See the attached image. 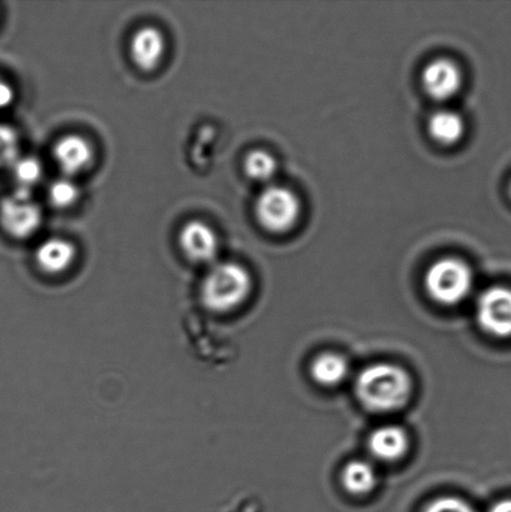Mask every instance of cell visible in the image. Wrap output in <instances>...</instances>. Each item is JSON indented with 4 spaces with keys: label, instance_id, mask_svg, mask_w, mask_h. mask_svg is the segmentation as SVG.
<instances>
[{
    "label": "cell",
    "instance_id": "1",
    "mask_svg": "<svg viewBox=\"0 0 511 512\" xmlns=\"http://www.w3.org/2000/svg\"><path fill=\"white\" fill-rule=\"evenodd\" d=\"M360 403L375 413H389L403 408L412 394V380L407 371L388 363L367 366L355 381Z\"/></svg>",
    "mask_w": 511,
    "mask_h": 512
},
{
    "label": "cell",
    "instance_id": "2",
    "mask_svg": "<svg viewBox=\"0 0 511 512\" xmlns=\"http://www.w3.org/2000/svg\"><path fill=\"white\" fill-rule=\"evenodd\" d=\"M252 278L244 266L237 263H219L205 274L200 286V298L209 311L230 313L248 299L252 291Z\"/></svg>",
    "mask_w": 511,
    "mask_h": 512
},
{
    "label": "cell",
    "instance_id": "3",
    "mask_svg": "<svg viewBox=\"0 0 511 512\" xmlns=\"http://www.w3.org/2000/svg\"><path fill=\"white\" fill-rule=\"evenodd\" d=\"M424 283L434 301L445 306L457 305L472 290L473 273L464 261L445 258L430 266Z\"/></svg>",
    "mask_w": 511,
    "mask_h": 512
},
{
    "label": "cell",
    "instance_id": "4",
    "mask_svg": "<svg viewBox=\"0 0 511 512\" xmlns=\"http://www.w3.org/2000/svg\"><path fill=\"white\" fill-rule=\"evenodd\" d=\"M300 202L292 190L272 185L259 195L255 203V217L264 229L285 233L297 224Z\"/></svg>",
    "mask_w": 511,
    "mask_h": 512
},
{
    "label": "cell",
    "instance_id": "5",
    "mask_svg": "<svg viewBox=\"0 0 511 512\" xmlns=\"http://www.w3.org/2000/svg\"><path fill=\"white\" fill-rule=\"evenodd\" d=\"M43 212L32 193L15 190L0 202V225L14 239H27L38 232Z\"/></svg>",
    "mask_w": 511,
    "mask_h": 512
},
{
    "label": "cell",
    "instance_id": "6",
    "mask_svg": "<svg viewBox=\"0 0 511 512\" xmlns=\"http://www.w3.org/2000/svg\"><path fill=\"white\" fill-rule=\"evenodd\" d=\"M475 314L484 333L498 339H510L511 288L492 286L485 290L479 296Z\"/></svg>",
    "mask_w": 511,
    "mask_h": 512
},
{
    "label": "cell",
    "instance_id": "7",
    "mask_svg": "<svg viewBox=\"0 0 511 512\" xmlns=\"http://www.w3.org/2000/svg\"><path fill=\"white\" fill-rule=\"evenodd\" d=\"M180 249L195 264H210L217 258L219 239L208 224L192 220L184 225L179 234Z\"/></svg>",
    "mask_w": 511,
    "mask_h": 512
},
{
    "label": "cell",
    "instance_id": "8",
    "mask_svg": "<svg viewBox=\"0 0 511 512\" xmlns=\"http://www.w3.org/2000/svg\"><path fill=\"white\" fill-rule=\"evenodd\" d=\"M423 87L430 97L445 100L462 87V72L453 60L440 58L430 62L423 72Z\"/></svg>",
    "mask_w": 511,
    "mask_h": 512
},
{
    "label": "cell",
    "instance_id": "9",
    "mask_svg": "<svg viewBox=\"0 0 511 512\" xmlns=\"http://www.w3.org/2000/svg\"><path fill=\"white\" fill-rule=\"evenodd\" d=\"M93 155L92 145L77 134L65 135L53 148L55 163L69 178L84 172L92 163Z\"/></svg>",
    "mask_w": 511,
    "mask_h": 512
},
{
    "label": "cell",
    "instance_id": "10",
    "mask_svg": "<svg viewBox=\"0 0 511 512\" xmlns=\"http://www.w3.org/2000/svg\"><path fill=\"white\" fill-rule=\"evenodd\" d=\"M167 42L164 34L155 27H143L130 40V57L143 72H153L162 63Z\"/></svg>",
    "mask_w": 511,
    "mask_h": 512
},
{
    "label": "cell",
    "instance_id": "11",
    "mask_svg": "<svg viewBox=\"0 0 511 512\" xmlns=\"http://www.w3.org/2000/svg\"><path fill=\"white\" fill-rule=\"evenodd\" d=\"M77 249L67 239H47L39 245L35 252V263L43 273L59 275L65 273L73 265Z\"/></svg>",
    "mask_w": 511,
    "mask_h": 512
},
{
    "label": "cell",
    "instance_id": "12",
    "mask_svg": "<svg viewBox=\"0 0 511 512\" xmlns=\"http://www.w3.org/2000/svg\"><path fill=\"white\" fill-rule=\"evenodd\" d=\"M370 454L380 461H395L407 453L409 439L399 426H382L370 435L368 440Z\"/></svg>",
    "mask_w": 511,
    "mask_h": 512
},
{
    "label": "cell",
    "instance_id": "13",
    "mask_svg": "<svg viewBox=\"0 0 511 512\" xmlns=\"http://www.w3.org/2000/svg\"><path fill=\"white\" fill-rule=\"evenodd\" d=\"M349 373L348 361L338 354L324 353L315 358L310 368V374L318 384L335 386L347 378Z\"/></svg>",
    "mask_w": 511,
    "mask_h": 512
},
{
    "label": "cell",
    "instance_id": "14",
    "mask_svg": "<svg viewBox=\"0 0 511 512\" xmlns=\"http://www.w3.org/2000/svg\"><path fill=\"white\" fill-rule=\"evenodd\" d=\"M428 129L435 142L452 145L463 137L465 125L458 113L452 110H440L430 118Z\"/></svg>",
    "mask_w": 511,
    "mask_h": 512
},
{
    "label": "cell",
    "instance_id": "15",
    "mask_svg": "<svg viewBox=\"0 0 511 512\" xmlns=\"http://www.w3.org/2000/svg\"><path fill=\"white\" fill-rule=\"evenodd\" d=\"M342 483L348 493L365 495L370 493L377 484V474L367 461H350L343 469Z\"/></svg>",
    "mask_w": 511,
    "mask_h": 512
},
{
    "label": "cell",
    "instance_id": "16",
    "mask_svg": "<svg viewBox=\"0 0 511 512\" xmlns=\"http://www.w3.org/2000/svg\"><path fill=\"white\" fill-rule=\"evenodd\" d=\"M17 189L33 193L35 185L43 179L44 169L40 160L34 157H19L10 167Z\"/></svg>",
    "mask_w": 511,
    "mask_h": 512
},
{
    "label": "cell",
    "instance_id": "17",
    "mask_svg": "<svg viewBox=\"0 0 511 512\" xmlns=\"http://www.w3.org/2000/svg\"><path fill=\"white\" fill-rule=\"evenodd\" d=\"M244 169L249 178L257 182H267L277 173V162L273 155L264 150H254L245 158Z\"/></svg>",
    "mask_w": 511,
    "mask_h": 512
},
{
    "label": "cell",
    "instance_id": "18",
    "mask_svg": "<svg viewBox=\"0 0 511 512\" xmlns=\"http://www.w3.org/2000/svg\"><path fill=\"white\" fill-rule=\"evenodd\" d=\"M80 197V189L70 178L57 179L50 184L48 190L49 202L58 209L73 207Z\"/></svg>",
    "mask_w": 511,
    "mask_h": 512
},
{
    "label": "cell",
    "instance_id": "19",
    "mask_svg": "<svg viewBox=\"0 0 511 512\" xmlns=\"http://www.w3.org/2000/svg\"><path fill=\"white\" fill-rule=\"evenodd\" d=\"M20 140L17 130L0 123V170L10 168L20 155Z\"/></svg>",
    "mask_w": 511,
    "mask_h": 512
},
{
    "label": "cell",
    "instance_id": "20",
    "mask_svg": "<svg viewBox=\"0 0 511 512\" xmlns=\"http://www.w3.org/2000/svg\"><path fill=\"white\" fill-rule=\"evenodd\" d=\"M424 512H475L467 501L458 498H440L430 503Z\"/></svg>",
    "mask_w": 511,
    "mask_h": 512
},
{
    "label": "cell",
    "instance_id": "21",
    "mask_svg": "<svg viewBox=\"0 0 511 512\" xmlns=\"http://www.w3.org/2000/svg\"><path fill=\"white\" fill-rule=\"evenodd\" d=\"M15 98L14 89L12 85L0 79V110H4L13 104Z\"/></svg>",
    "mask_w": 511,
    "mask_h": 512
},
{
    "label": "cell",
    "instance_id": "22",
    "mask_svg": "<svg viewBox=\"0 0 511 512\" xmlns=\"http://www.w3.org/2000/svg\"><path fill=\"white\" fill-rule=\"evenodd\" d=\"M489 512H511V499H503L495 503Z\"/></svg>",
    "mask_w": 511,
    "mask_h": 512
},
{
    "label": "cell",
    "instance_id": "23",
    "mask_svg": "<svg viewBox=\"0 0 511 512\" xmlns=\"http://www.w3.org/2000/svg\"><path fill=\"white\" fill-rule=\"evenodd\" d=\"M510 195H511V182H510Z\"/></svg>",
    "mask_w": 511,
    "mask_h": 512
}]
</instances>
